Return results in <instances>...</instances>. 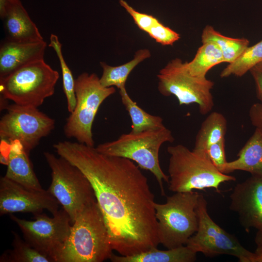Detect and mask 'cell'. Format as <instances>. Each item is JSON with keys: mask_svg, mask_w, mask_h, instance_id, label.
<instances>
[{"mask_svg": "<svg viewBox=\"0 0 262 262\" xmlns=\"http://www.w3.org/2000/svg\"><path fill=\"white\" fill-rule=\"evenodd\" d=\"M167 151L170 155L168 188L172 192L213 188L220 192L221 184L236 180L234 177L220 172L204 152L191 150L181 144L169 146Z\"/></svg>", "mask_w": 262, "mask_h": 262, "instance_id": "3", "label": "cell"}, {"mask_svg": "<svg viewBox=\"0 0 262 262\" xmlns=\"http://www.w3.org/2000/svg\"><path fill=\"white\" fill-rule=\"evenodd\" d=\"M121 101L128 111L132 122L131 132L138 133L165 127L163 118L149 114L139 107L130 97L126 88L119 90Z\"/></svg>", "mask_w": 262, "mask_h": 262, "instance_id": "24", "label": "cell"}, {"mask_svg": "<svg viewBox=\"0 0 262 262\" xmlns=\"http://www.w3.org/2000/svg\"><path fill=\"white\" fill-rule=\"evenodd\" d=\"M0 163L7 165L6 178L29 189H43L36 176L29 154L18 140H1Z\"/></svg>", "mask_w": 262, "mask_h": 262, "instance_id": "15", "label": "cell"}, {"mask_svg": "<svg viewBox=\"0 0 262 262\" xmlns=\"http://www.w3.org/2000/svg\"><path fill=\"white\" fill-rule=\"evenodd\" d=\"M113 250L103 215L95 200L77 216L55 262H102L110 259Z\"/></svg>", "mask_w": 262, "mask_h": 262, "instance_id": "2", "label": "cell"}, {"mask_svg": "<svg viewBox=\"0 0 262 262\" xmlns=\"http://www.w3.org/2000/svg\"><path fill=\"white\" fill-rule=\"evenodd\" d=\"M229 208L237 213L247 232L262 227V177L252 175L238 183L230 196Z\"/></svg>", "mask_w": 262, "mask_h": 262, "instance_id": "14", "label": "cell"}, {"mask_svg": "<svg viewBox=\"0 0 262 262\" xmlns=\"http://www.w3.org/2000/svg\"><path fill=\"white\" fill-rule=\"evenodd\" d=\"M120 5L132 17L135 24L141 30L147 33L151 27L159 21L156 17L136 11L126 1L119 0Z\"/></svg>", "mask_w": 262, "mask_h": 262, "instance_id": "29", "label": "cell"}, {"mask_svg": "<svg viewBox=\"0 0 262 262\" xmlns=\"http://www.w3.org/2000/svg\"><path fill=\"white\" fill-rule=\"evenodd\" d=\"M53 147L90 181L113 250L127 256L158 246L154 195L138 165L78 142L60 141Z\"/></svg>", "mask_w": 262, "mask_h": 262, "instance_id": "1", "label": "cell"}, {"mask_svg": "<svg viewBox=\"0 0 262 262\" xmlns=\"http://www.w3.org/2000/svg\"><path fill=\"white\" fill-rule=\"evenodd\" d=\"M20 0H0V16L2 18L4 16L6 11L11 4Z\"/></svg>", "mask_w": 262, "mask_h": 262, "instance_id": "33", "label": "cell"}, {"mask_svg": "<svg viewBox=\"0 0 262 262\" xmlns=\"http://www.w3.org/2000/svg\"><path fill=\"white\" fill-rule=\"evenodd\" d=\"M157 247L127 256L113 253L109 259L113 262H193L196 259V253L186 245L165 250Z\"/></svg>", "mask_w": 262, "mask_h": 262, "instance_id": "19", "label": "cell"}, {"mask_svg": "<svg viewBox=\"0 0 262 262\" xmlns=\"http://www.w3.org/2000/svg\"><path fill=\"white\" fill-rule=\"evenodd\" d=\"M150 56L149 50L143 49L137 50L131 60L118 66H113L101 62L100 65L102 68V74L99 78L101 84L107 87L115 86L119 90L125 88L126 82L131 71Z\"/></svg>", "mask_w": 262, "mask_h": 262, "instance_id": "21", "label": "cell"}, {"mask_svg": "<svg viewBox=\"0 0 262 262\" xmlns=\"http://www.w3.org/2000/svg\"><path fill=\"white\" fill-rule=\"evenodd\" d=\"M59 74L41 59L0 78V96L14 103L38 108L54 93Z\"/></svg>", "mask_w": 262, "mask_h": 262, "instance_id": "5", "label": "cell"}, {"mask_svg": "<svg viewBox=\"0 0 262 262\" xmlns=\"http://www.w3.org/2000/svg\"><path fill=\"white\" fill-rule=\"evenodd\" d=\"M1 19L4 22L6 40L17 42L44 40L20 0L9 6Z\"/></svg>", "mask_w": 262, "mask_h": 262, "instance_id": "17", "label": "cell"}, {"mask_svg": "<svg viewBox=\"0 0 262 262\" xmlns=\"http://www.w3.org/2000/svg\"><path fill=\"white\" fill-rule=\"evenodd\" d=\"M11 220L19 227L24 239L32 247L55 262L59 252L68 238L71 220L62 208L49 217L42 213L34 215V220L20 219L10 214Z\"/></svg>", "mask_w": 262, "mask_h": 262, "instance_id": "12", "label": "cell"}, {"mask_svg": "<svg viewBox=\"0 0 262 262\" xmlns=\"http://www.w3.org/2000/svg\"><path fill=\"white\" fill-rule=\"evenodd\" d=\"M174 140L171 131L164 127L138 133H123L115 140L99 144L96 149L107 155L134 161L140 168L151 172L158 183L162 195L164 196L163 182L168 183L169 178L161 167L159 150L163 144L172 143Z\"/></svg>", "mask_w": 262, "mask_h": 262, "instance_id": "4", "label": "cell"}, {"mask_svg": "<svg viewBox=\"0 0 262 262\" xmlns=\"http://www.w3.org/2000/svg\"><path fill=\"white\" fill-rule=\"evenodd\" d=\"M149 36L162 45H173L180 38V34L160 21L147 32Z\"/></svg>", "mask_w": 262, "mask_h": 262, "instance_id": "28", "label": "cell"}, {"mask_svg": "<svg viewBox=\"0 0 262 262\" xmlns=\"http://www.w3.org/2000/svg\"><path fill=\"white\" fill-rule=\"evenodd\" d=\"M249 72L255 82L257 97L262 104V62L252 67Z\"/></svg>", "mask_w": 262, "mask_h": 262, "instance_id": "31", "label": "cell"}, {"mask_svg": "<svg viewBox=\"0 0 262 262\" xmlns=\"http://www.w3.org/2000/svg\"><path fill=\"white\" fill-rule=\"evenodd\" d=\"M249 116L251 124L256 128L262 130V104H253L250 108Z\"/></svg>", "mask_w": 262, "mask_h": 262, "instance_id": "32", "label": "cell"}, {"mask_svg": "<svg viewBox=\"0 0 262 262\" xmlns=\"http://www.w3.org/2000/svg\"><path fill=\"white\" fill-rule=\"evenodd\" d=\"M0 120L1 140H18L30 152L54 129L55 120L38 108L15 103L7 104Z\"/></svg>", "mask_w": 262, "mask_h": 262, "instance_id": "11", "label": "cell"}, {"mask_svg": "<svg viewBox=\"0 0 262 262\" xmlns=\"http://www.w3.org/2000/svg\"><path fill=\"white\" fill-rule=\"evenodd\" d=\"M12 249L4 252L0 257V262H53L49 257L43 255L32 247L14 231Z\"/></svg>", "mask_w": 262, "mask_h": 262, "instance_id": "25", "label": "cell"}, {"mask_svg": "<svg viewBox=\"0 0 262 262\" xmlns=\"http://www.w3.org/2000/svg\"></svg>", "mask_w": 262, "mask_h": 262, "instance_id": "36", "label": "cell"}, {"mask_svg": "<svg viewBox=\"0 0 262 262\" xmlns=\"http://www.w3.org/2000/svg\"><path fill=\"white\" fill-rule=\"evenodd\" d=\"M198 226L196 232L188 240L186 246L196 253L206 257L228 255L237 258L240 262H252L251 252L237 238L214 222L207 211V202L200 194L196 205Z\"/></svg>", "mask_w": 262, "mask_h": 262, "instance_id": "10", "label": "cell"}, {"mask_svg": "<svg viewBox=\"0 0 262 262\" xmlns=\"http://www.w3.org/2000/svg\"><path fill=\"white\" fill-rule=\"evenodd\" d=\"M227 120L221 113H210L202 122L196 135L194 150L205 153L211 145L225 140Z\"/></svg>", "mask_w": 262, "mask_h": 262, "instance_id": "20", "label": "cell"}, {"mask_svg": "<svg viewBox=\"0 0 262 262\" xmlns=\"http://www.w3.org/2000/svg\"><path fill=\"white\" fill-rule=\"evenodd\" d=\"M158 89L164 96L173 95L180 105L196 103L201 114L206 115L214 106L211 90L214 82L206 77L192 75L187 62L175 58L162 68L157 75Z\"/></svg>", "mask_w": 262, "mask_h": 262, "instance_id": "9", "label": "cell"}, {"mask_svg": "<svg viewBox=\"0 0 262 262\" xmlns=\"http://www.w3.org/2000/svg\"><path fill=\"white\" fill-rule=\"evenodd\" d=\"M49 46L53 49L59 59L62 71L63 90L66 98L67 110L71 113L76 105L75 80L71 71L65 60L62 51V44L56 35L53 34L50 35Z\"/></svg>", "mask_w": 262, "mask_h": 262, "instance_id": "27", "label": "cell"}, {"mask_svg": "<svg viewBox=\"0 0 262 262\" xmlns=\"http://www.w3.org/2000/svg\"><path fill=\"white\" fill-rule=\"evenodd\" d=\"M44 41L17 42L6 40L0 48V78L34 61L44 59Z\"/></svg>", "mask_w": 262, "mask_h": 262, "instance_id": "16", "label": "cell"}, {"mask_svg": "<svg viewBox=\"0 0 262 262\" xmlns=\"http://www.w3.org/2000/svg\"><path fill=\"white\" fill-rule=\"evenodd\" d=\"M75 90L76 105L64 125L65 135L80 143L94 147V120L102 103L115 92V88L103 86L96 74L83 72L75 80Z\"/></svg>", "mask_w": 262, "mask_h": 262, "instance_id": "7", "label": "cell"}, {"mask_svg": "<svg viewBox=\"0 0 262 262\" xmlns=\"http://www.w3.org/2000/svg\"><path fill=\"white\" fill-rule=\"evenodd\" d=\"M252 262H262V246L258 245L253 252Z\"/></svg>", "mask_w": 262, "mask_h": 262, "instance_id": "34", "label": "cell"}, {"mask_svg": "<svg viewBox=\"0 0 262 262\" xmlns=\"http://www.w3.org/2000/svg\"><path fill=\"white\" fill-rule=\"evenodd\" d=\"M258 230L255 236V242L257 246H262V227Z\"/></svg>", "mask_w": 262, "mask_h": 262, "instance_id": "35", "label": "cell"}, {"mask_svg": "<svg viewBox=\"0 0 262 262\" xmlns=\"http://www.w3.org/2000/svg\"><path fill=\"white\" fill-rule=\"evenodd\" d=\"M262 62V39L246 48L233 62L229 63L221 72L220 77L231 75L241 77L258 64Z\"/></svg>", "mask_w": 262, "mask_h": 262, "instance_id": "26", "label": "cell"}, {"mask_svg": "<svg viewBox=\"0 0 262 262\" xmlns=\"http://www.w3.org/2000/svg\"><path fill=\"white\" fill-rule=\"evenodd\" d=\"M225 144V139L211 145L205 151L212 163L223 173L228 162L226 158Z\"/></svg>", "mask_w": 262, "mask_h": 262, "instance_id": "30", "label": "cell"}, {"mask_svg": "<svg viewBox=\"0 0 262 262\" xmlns=\"http://www.w3.org/2000/svg\"><path fill=\"white\" fill-rule=\"evenodd\" d=\"M201 39L202 43L212 41L216 43L222 51L224 62L229 64L236 59L249 44V40L246 38L226 36L209 25L203 29Z\"/></svg>", "mask_w": 262, "mask_h": 262, "instance_id": "22", "label": "cell"}, {"mask_svg": "<svg viewBox=\"0 0 262 262\" xmlns=\"http://www.w3.org/2000/svg\"><path fill=\"white\" fill-rule=\"evenodd\" d=\"M238 158L228 162L224 173L235 170L249 172L262 177V130L256 128L253 134L239 152Z\"/></svg>", "mask_w": 262, "mask_h": 262, "instance_id": "18", "label": "cell"}, {"mask_svg": "<svg viewBox=\"0 0 262 262\" xmlns=\"http://www.w3.org/2000/svg\"><path fill=\"white\" fill-rule=\"evenodd\" d=\"M199 195L194 191L176 192L167 196L165 203H155L160 244L167 249L186 245L197 230Z\"/></svg>", "mask_w": 262, "mask_h": 262, "instance_id": "6", "label": "cell"}, {"mask_svg": "<svg viewBox=\"0 0 262 262\" xmlns=\"http://www.w3.org/2000/svg\"><path fill=\"white\" fill-rule=\"evenodd\" d=\"M44 155L51 171L47 190L67 213L72 224L83 208L96 200L93 187L83 172L66 159L49 152Z\"/></svg>", "mask_w": 262, "mask_h": 262, "instance_id": "8", "label": "cell"}, {"mask_svg": "<svg viewBox=\"0 0 262 262\" xmlns=\"http://www.w3.org/2000/svg\"><path fill=\"white\" fill-rule=\"evenodd\" d=\"M59 203L47 190L29 189L5 176L0 178V214L16 212L33 215L47 210L52 215L59 210Z\"/></svg>", "mask_w": 262, "mask_h": 262, "instance_id": "13", "label": "cell"}, {"mask_svg": "<svg viewBox=\"0 0 262 262\" xmlns=\"http://www.w3.org/2000/svg\"><path fill=\"white\" fill-rule=\"evenodd\" d=\"M194 58L187 66L193 76L206 77L208 72L213 66L224 62L222 51L218 45L212 41L202 43Z\"/></svg>", "mask_w": 262, "mask_h": 262, "instance_id": "23", "label": "cell"}]
</instances>
